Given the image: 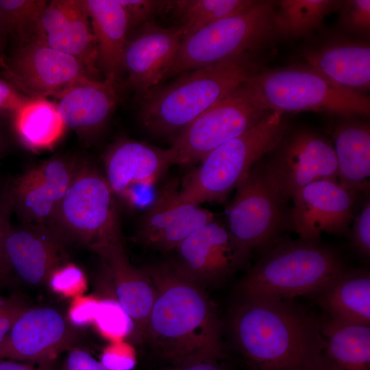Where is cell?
Instances as JSON below:
<instances>
[{
  "mask_svg": "<svg viewBox=\"0 0 370 370\" xmlns=\"http://www.w3.org/2000/svg\"><path fill=\"white\" fill-rule=\"evenodd\" d=\"M184 36L180 26L166 28L151 20L127 38L123 68L130 84L141 97L163 80Z\"/></svg>",
  "mask_w": 370,
  "mask_h": 370,
  "instance_id": "d6986e66",
  "label": "cell"
},
{
  "mask_svg": "<svg viewBox=\"0 0 370 370\" xmlns=\"http://www.w3.org/2000/svg\"><path fill=\"white\" fill-rule=\"evenodd\" d=\"M322 370H370V326L321 319Z\"/></svg>",
  "mask_w": 370,
  "mask_h": 370,
  "instance_id": "4316f807",
  "label": "cell"
},
{
  "mask_svg": "<svg viewBox=\"0 0 370 370\" xmlns=\"http://www.w3.org/2000/svg\"><path fill=\"white\" fill-rule=\"evenodd\" d=\"M283 114L271 112L242 134L223 143L205 156L180 182L186 202H222L285 134Z\"/></svg>",
  "mask_w": 370,
  "mask_h": 370,
  "instance_id": "5b68a950",
  "label": "cell"
},
{
  "mask_svg": "<svg viewBox=\"0 0 370 370\" xmlns=\"http://www.w3.org/2000/svg\"><path fill=\"white\" fill-rule=\"evenodd\" d=\"M230 328L254 370H322L321 319L293 299L241 298Z\"/></svg>",
  "mask_w": 370,
  "mask_h": 370,
  "instance_id": "7a4b0ae2",
  "label": "cell"
},
{
  "mask_svg": "<svg viewBox=\"0 0 370 370\" xmlns=\"http://www.w3.org/2000/svg\"><path fill=\"white\" fill-rule=\"evenodd\" d=\"M77 163L69 157H53L12 180L3 190L10 210L24 224L50 229Z\"/></svg>",
  "mask_w": 370,
  "mask_h": 370,
  "instance_id": "4fadbf2b",
  "label": "cell"
},
{
  "mask_svg": "<svg viewBox=\"0 0 370 370\" xmlns=\"http://www.w3.org/2000/svg\"><path fill=\"white\" fill-rule=\"evenodd\" d=\"M91 250L101 259L113 283L114 297L133 323V338L144 339L156 297L149 275L130 262L121 240L97 245Z\"/></svg>",
  "mask_w": 370,
  "mask_h": 370,
  "instance_id": "7402d4cb",
  "label": "cell"
},
{
  "mask_svg": "<svg viewBox=\"0 0 370 370\" xmlns=\"http://www.w3.org/2000/svg\"><path fill=\"white\" fill-rule=\"evenodd\" d=\"M333 147L337 162V180L358 192L367 190L370 175L369 125L344 122L334 131Z\"/></svg>",
  "mask_w": 370,
  "mask_h": 370,
  "instance_id": "83f0119b",
  "label": "cell"
},
{
  "mask_svg": "<svg viewBox=\"0 0 370 370\" xmlns=\"http://www.w3.org/2000/svg\"><path fill=\"white\" fill-rule=\"evenodd\" d=\"M345 269L337 254L318 241L286 240L264 253L238 291L241 298L293 299L316 293Z\"/></svg>",
  "mask_w": 370,
  "mask_h": 370,
  "instance_id": "277c9868",
  "label": "cell"
},
{
  "mask_svg": "<svg viewBox=\"0 0 370 370\" xmlns=\"http://www.w3.org/2000/svg\"><path fill=\"white\" fill-rule=\"evenodd\" d=\"M352 237L354 246L365 256L370 254V203L367 201L354 217Z\"/></svg>",
  "mask_w": 370,
  "mask_h": 370,
  "instance_id": "74e56055",
  "label": "cell"
},
{
  "mask_svg": "<svg viewBox=\"0 0 370 370\" xmlns=\"http://www.w3.org/2000/svg\"><path fill=\"white\" fill-rule=\"evenodd\" d=\"M57 99V109L66 127L82 136H90L103 127L114 110L118 102L116 84L106 79H85Z\"/></svg>",
  "mask_w": 370,
  "mask_h": 370,
  "instance_id": "603a6c76",
  "label": "cell"
},
{
  "mask_svg": "<svg viewBox=\"0 0 370 370\" xmlns=\"http://www.w3.org/2000/svg\"><path fill=\"white\" fill-rule=\"evenodd\" d=\"M269 111L247 81L177 132L170 147L173 164L189 167L258 123Z\"/></svg>",
  "mask_w": 370,
  "mask_h": 370,
  "instance_id": "9c48e42d",
  "label": "cell"
},
{
  "mask_svg": "<svg viewBox=\"0 0 370 370\" xmlns=\"http://www.w3.org/2000/svg\"><path fill=\"white\" fill-rule=\"evenodd\" d=\"M11 121L20 143L34 152L53 147L66 129L56 103L45 98H31Z\"/></svg>",
  "mask_w": 370,
  "mask_h": 370,
  "instance_id": "f1b7e54d",
  "label": "cell"
},
{
  "mask_svg": "<svg viewBox=\"0 0 370 370\" xmlns=\"http://www.w3.org/2000/svg\"><path fill=\"white\" fill-rule=\"evenodd\" d=\"M64 243L47 227L10 224L5 232L4 251L11 273L29 284L47 283L52 273L67 263Z\"/></svg>",
  "mask_w": 370,
  "mask_h": 370,
  "instance_id": "44dd1931",
  "label": "cell"
},
{
  "mask_svg": "<svg viewBox=\"0 0 370 370\" xmlns=\"http://www.w3.org/2000/svg\"><path fill=\"white\" fill-rule=\"evenodd\" d=\"M0 67L3 79L29 98L58 99L78 82L95 79L79 60L36 39L18 43Z\"/></svg>",
  "mask_w": 370,
  "mask_h": 370,
  "instance_id": "30bf717a",
  "label": "cell"
},
{
  "mask_svg": "<svg viewBox=\"0 0 370 370\" xmlns=\"http://www.w3.org/2000/svg\"><path fill=\"white\" fill-rule=\"evenodd\" d=\"M175 249L176 269L199 285L224 279L247 258L238 250L227 227L214 220L193 232Z\"/></svg>",
  "mask_w": 370,
  "mask_h": 370,
  "instance_id": "ac0fdd59",
  "label": "cell"
},
{
  "mask_svg": "<svg viewBox=\"0 0 370 370\" xmlns=\"http://www.w3.org/2000/svg\"><path fill=\"white\" fill-rule=\"evenodd\" d=\"M10 211L3 190L0 193V284L6 282L12 274L4 251L5 232L10 224L8 221Z\"/></svg>",
  "mask_w": 370,
  "mask_h": 370,
  "instance_id": "60d3db41",
  "label": "cell"
},
{
  "mask_svg": "<svg viewBox=\"0 0 370 370\" xmlns=\"http://www.w3.org/2000/svg\"><path fill=\"white\" fill-rule=\"evenodd\" d=\"M214 220L210 210L184 201L177 179L167 181L145 212L136 238L162 251L175 249L186 237Z\"/></svg>",
  "mask_w": 370,
  "mask_h": 370,
  "instance_id": "e0dca14e",
  "label": "cell"
},
{
  "mask_svg": "<svg viewBox=\"0 0 370 370\" xmlns=\"http://www.w3.org/2000/svg\"><path fill=\"white\" fill-rule=\"evenodd\" d=\"M48 1L45 0H0V31L7 44L33 39Z\"/></svg>",
  "mask_w": 370,
  "mask_h": 370,
  "instance_id": "1f68e13d",
  "label": "cell"
},
{
  "mask_svg": "<svg viewBox=\"0 0 370 370\" xmlns=\"http://www.w3.org/2000/svg\"><path fill=\"white\" fill-rule=\"evenodd\" d=\"M275 1H256L248 9L185 36L163 79L224 60L245 57L275 35Z\"/></svg>",
  "mask_w": 370,
  "mask_h": 370,
  "instance_id": "52a82bcc",
  "label": "cell"
},
{
  "mask_svg": "<svg viewBox=\"0 0 370 370\" xmlns=\"http://www.w3.org/2000/svg\"><path fill=\"white\" fill-rule=\"evenodd\" d=\"M48 283L54 291L64 296H74L84 291L86 278L78 267L67 262L52 273Z\"/></svg>",
  "mask_w": 370,
  "mask_h": 370,
  "instance_id": "e575fe53",
  "label": "cell"
},
{
  "mask_svg": "<svg viewBox=\"0 0 370 370\" xmlns=\"http://www.w3.org/2000/svg\"><path fill=\"white\" fill-rule=\"evenodd\" d=\"M124 8L130 27L142 25L151 21L152 16L163 8L167 1L151 0H118Z\"/></svg>",
  "mask_w": 370,
  "mask_h": 370,
  "instance_id": "8d00e7d4",
  "label": "cell"
},
{
  "mask_svg": "<svg viewBox=\"0 0 370 370\" xmlns=\"http://www.w3.org/2000/svg\"><path fill=\"white\" fill-rule=\"evenodd\" d=\"M92 323L111 342L133 336V323L115 297L99 299Z\"/></svg>",
  "mask_w": 370,
  "mask_h": 370,
  "instance_id": "d6a6232c",
  "label": "cell"
},
{
  "mask_svg": "<svg viewBox=\"0 0 370 370\" xmlns=\"http://www.w3.org/2000/svg\"><path fill=\"white\" fill-rule=\"evenodd\" d=\"M156 297L143 340L177 366L216 362L223 356L222 324L214 305L199 284L173 263L147 267Z\"/></svg>",
  "mask_w": 370,
  "mask_h": 370,
  "instance_id": "6da1fadb",
  "label": "cell"
},
{
  "mask_svg": "<svg viewBox=\"0 0 370 370\" xmlns=\"http://www.w3.org/2000/svg\"><path fill=\"white\" fill-rule=\"evenodd\" d=\"M52 361L0 360V370H52Z\"/></svg>",
  "mask_w": 370,
  "mask_h": 370,
  "instance_id": "ee69618b",
  "label": "cell"
},
{
  "mask_svg": "<svg viewBox=\"0 0 370 370\" xmlns=\"http://www.w3.org/2000/svg\"><path fill=\"white\" fill-rule=\"evenodd\" d=\"M172 370H224L216 365L215 362H201L182 366H177Z\"/></svg>",
  "mask_w": 370,
  "mask_h": 370,
  "instance_id": "f6af8a7d",
  "label": "cell"
},
{
  "mask_svg": "<svg viewBox=\"0 0 370 370\" xmlns=\"http://www.w3.org/2000/svg\"><path fill=\"white\" fill-rule=\"evenodd\" d=\"M252 74L244 57L184 73L142 97L141 123L153 135L176 134Z\"/></svg>",
  "mask_w": 370,
  "mask_h": 370,
  "instance_id": "3957f363",
  "label": "cell"
},
{
  "mask_svg": "<svg viewBox=\"0 0 370 370\" xmlns=\"http://www.w3.org/2000/svg\"><path fill=\"white\" fill-rule=\"evenodd\" d=\"M65 361L66 370H108L87 352L72 347Z\"/></svg>",
  "mask_w": 370,
  "mask_h": 370,
  "instance_id": "7bdbcfd3",
  "label": "cell"
},
{
  "mask_svg": "<svg viewBox=\"0 0 370 370\" xmlns=\"http://www.w3.org/2000/svg\"><path fill=\"white\" fill-rule=\"evenodd\" d=\"M77 336L58 310L27 308L0 344V360L52 361L73 347Z\"/></svg>",
  "mask_w": 370,
  "mask_h": 370,
  "instance_id": "2e32d148",
  "label": "cell"
},
{
  "mask_svg": "<svg viewBox=\"0 0 370 370\" xmlns=\"http://www.w3.org/2000/svg\"><path fill=\"white\" fill-rule=\"evenodd\" d=\"M247 82L269 112L314 111L344 116L370 112L368 96L334 82L309 66L254 73Z\"/></svg>",
  "mask_w": 370,
  "mask_h": 370,
  "instance_id": "8992f818",
  "label": "cell"
},
{
  "mask_svg": "<svg viewBox=\"0 0 370 370\" xmlns=\"http://www.w3.org/2000/svg\"><path fill=\"white\" fill-rule=\"evenodd\" d=\"M341 1L331 0H282L277 1L274 16L275 35L297 38L317 29L324 18Z\"/></svg>",
  "mask_w": 370,
  "mask_h": 370,
  "instance_id": "f546056e",
  "label": "cell"
},
{
  "mask_svg": "<svg viewBox=\"0 0 370 370\" xmlns=\"http://www.w3.org/2000/svg\"></svg>",
  "mask_w": 370,
  "mask_h": 370,
  "instance_id": "c3c4849f",
  "label": "cell"
},
{
  "mask_svg": "<svg viewBox=\"0 0 370 370\" xmlns=\"http://www.w3.org/2000/svg\"><path fill=\"white\" fill-rule=\"evenodd\" d=\"M98 299L92 297H78L73 302L69 312L72 323L82 325L93 322L98 304Z\"/></svg>",
  "mask_w": 370,
  "mask_h": 370,
  "instance_id": "b9f144b4",
  "label": "cell"
},
{
  "mask_svg": "<svg viewBox=\"0 0 370 370\" xmlns=\"http://www.w3.org/2000/svg\"><path fill=\"white\" fill-rule=\"evenodd\" d=\"M263 168L265 176L284 203L317 180L337 179V162L332 143L308 130L285 134L270 152Z\"/></svg>",
  "mask_w": 370,
  "mask_h": 370,
  "instance_id": "8fae6325",
  "label": "cell"
},
{
  "mask_svg": "<svg viewBox=\"0 0 370 370\" xmlns=\"http://www.w3.org/2000/svg\"><path fill=\"white\" fill-rule=\"evenodd\" d=\"M84 3L97 42L98 68L104 79L116 84L123 69V51L130 29L127 14L118 0H84Z\"/></svg>",
  "mask_w": 370,
  "mask_h": 370,
  "instance_id": "cb8c5ba5",
  "label": "cell"
},
{
  "mask_svg": "<svg viewBox=\"0 0 370 370\" xmlns=\"http://www.w3.org/2000/svg\"><path fill=\"white\" fill-rule=\"evenodd\" d=\"M115 198L104 175L78 162L50 229L64 243L90 249L121 240Z\"/></svg>",
  "mask_w": 370,
  "mask_h": 370,
  "instance_id": "ba28073f",
  "label": "cell"
},
{
  "mask_svg": "<svg viewBox=\"0 0 370 370\" xmlns=\"http://www.w3.org/2000/svg\"><path fill=\"white\" fill-rule=\"evenodd\" d=\"M256 2L254 0H177L169 1V4L186 36L244 11Z\"/></svg>",
  "mask_w": 370,
  "mask_h": 370,
  "instance_id": "4dcf8cb0",
  "label": "cell"
},
{
  "mask_svg": "<svg viewBox=\"0 0 370 370\" xmlns=\"http://www.w3.org/2000/svg\"><path fill=\"white\" fill-rule=\"evenodd\" d=\"M328 317L345 323L370 325V275L345 269L316 293Z\"/></svg>",
  "mask_w": 370,
  "mask_h": 370,
  "instance_id": "484cf974",
  "label": "cell"
},
{
  "mask_svg": "<svg viewBox=\"0 0 370 370\" xmlns=\"http://www.w3.org/2000/svg\"><path fill=\"white\" fill-rule=\"evenodd\" d=\"M358 193L337 179L314 181L298 190L292 198V219L300 238L318 241L325 232L347 235Z\"/></svg>",
  "mask_w": 370,
  "mask_h": 370,
  "instance_id": "9a60e30c",
  "label": "cell"
},
{
  "mask_svg": "<svg viewBox=\"0 0 370 370\" xmlns=\"http://www.w3.org/2000/svg\"><path fill=\"white\" fill-rule=\"evenodd\" d=\"M3 118L0 117V156L3 153L8 146V139L3 125Z\"/></svg>",
  "mask_w": 370,
  "mask_h": 370,
  "instance_id": "bcb514c9",
  "label": "cell"
},
{
  "mask_svg": "<svg viewBox=\"0 0 370 370\" xmlns=\"http://www.w3.org/2000/svg\"><path fill=\"white\" fill-rule=\"evenodd\" d=\"M100 362L108 370H132L136 363L135 349L125 341L111 342L103 350Z\"/></svg>",
  "mask_w": 370,
  "mask_h": 370,
  "instance_id": "d590c367",
  "label": "cell"
},
{
  "mask_svg": "<svg viewBox=\"0 0 370 370\" xmlns=\"http://www.w3.org/2000/svg\"><path fill=\"white\" fill-rule=\"evenodd\" d=\"M34 39L77 58L97 79V47L84 0L48 2Z\"/></svg>",
  "mask_w": 370,
  "mask_h": 370,
  "instance_id": "ffe728a7",
  "label": "cell"
},
{
  "mask_svg": "<svg viewBox=\"0 0 370 370\" xmlns=\"http://www.w3.org/2000/svg\"><path fill=\"white\" fill-rule=\"evenodd\" d=\"M338 9L340 25L344 30L359 36L369 34V0L341 1Z\"/></svg>",
  "mask_w": 370,
  "mask_h": 370,
  "instance_id": "836d02e7",
  "label": "cell"
},
{
  "mask_svg": "<svg viewBox=\"0 0 370 370\" xmlns=\"http://www.w3.org/2000/svg\"><path fill=\"white\" fill-rule=\"evenodd\" d=\"M30 99L0 78V117L11 120Z\"/></svg>",
  "mask_w": 370,
  "mask_h": 370,
  "instance_id": "f35d334b",
  "label": "cell"
},
{
  "mask_svg": "<svg viewBox=\"0 0 370 370\" xmlns=\"http://www.w3.org/2000/svg\"><path fill=\"white\" fill-rule=\"evenodd\" d=\"M173 164L170 148L161 149L132 139L114 143L104 156L105 177L116 197L130 206L140 204L151 188Z\"/></svg>",
  "mask_w": 370,
  "mask_h": 370,
  "instance_id": "5bb4252c",
  "label": "cell"
},
{
  "mask_svg": "<svg viewBox=\"0 0 370 370\" xmlns=\"http://www.w3.org/2000/svg\"><path fill=\"white\" fill-rule=\"evenodd\" d=\"M236 189L227 209V229L238 250L248 258L253 249L274 238L282 221L284 202L257 163Z\"/></svg>",
  "mask_w": 370,
  "mask_h": 370,
  "instance_id": "7c38bea8",
  "label": "cell"
},
{
  "mask_svg": "<svg viewBox=\"0 0 370 370\" xmlns=\"http://www.w3.org/2000/svg\"><path fill=\"white\" fill-rule=\"evenodd\" d=\"M27 308L18 297H0V344Z\"/></svg>",
  "mask_w": 370,
  "mask_h": 370,
  "instance_id": "ab89813d",
  "label": "cell"
},
{
  "mask_svg": "<svg viewBox=\"0 0 370 370\" xmlns=\"http://www.w3.org/2000/svg\"><path fill=\"white\" fill-rule=\"evenodd\" d=\"M308 66L334 82L364 93L370 87V47L361 42H337L305 53Z\"/></svg>",
  "mask_w": 370,
  "mask_h": 370,
  "instance_id": "d4e9b609",
  "label": "cell"
},
{
  "mask_svg": "<svg viewBox=\"0 0 370 370\" xmlns=\"http://www.w3.org/2000/svg\"><path fill=\"white\" fill-rule=\"evenodd\" d=\"M5 46L6 45L3 39V37L0 31V62L5 56L4 50H5Z\"/></svg>",
  "mask_w": 370,
  "mask_h": 370,
  "instance_id": "7dc6e473",
  "label": "cell"
}]
</instances>
